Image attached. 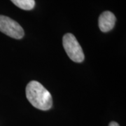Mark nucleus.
<instances>
[{"label":"nucleus","mask_w":126,"mask_h":126,"mask_svg":"<svg viewBox=\"0 0 126 126\" xmlns=\"http://www.w3.org/2000/svg\"><path fill=\"white\" fill-rule=\"evenodd\" d=\"M26 97L28 101L35 108L46 111L52 107L53 99L51 94L38 81H32L27 84Z\"/></svg>","instance_id":"f257e3e1"},{"label":"nucleus","mask_w":126,"mask_h":126,"mask_svg":"<svg viewBox=\"0 0 126 126\" xmlns=\"http://www.w3.org/2000/svg\"><path fill=\"white\" fill-rule=\"evenodd\" d=\"M63 44L66 53L72 61L82 63L84 60L85 56L83 49L74 35L71 33L65 34L63 36Z\"/></svg>","instance_id":"f03ea898"},{"label":"nucleus","mask_w":126,"mask_h":126,"mask_svg":"<svg viewBox=\"0 0 126 126\" xmlns=\"http://www.w3.org/2000/svg\"><path fill=\"white\" fill-rule=\"evenodd\" d=\"M0 32L11 38L20 39L25 32L20 24L9 17L0 15Z\"/></svg>","instance_id":"7ed1b4c3"},{"label":"nucleus","mask_w":126,"mask_h":126,"mask_svg":"<svg viewBox=\"0 0 126 126\" xmlns=\"http://www.w3.org/2000/svg\"><path fill=\"white\" fill-rule=\"evenodd\" d=\"M116 20V16L113 13L109 11H104L99 17L98 24L99 30L103 32L111 31L115 25Z\"/></svg>","instance_id":"20e7f679"},{"label":"nucleus","mask_w":126,"mask_h":126,"mask_svg":"<svg viewBox=\"0 0 126 126\" xmlns=\"http://www.w3.org/2000/svg\"><path fill=\"white\" fill-rule=\"evenodd\" d=\"M14 4L20 9L30 11L34 9L35 6L34 0H11Z\"/></svg>","instance_id":"39448f33"},{"label":"nucleus","mask_w":126,"mask_h":126,"mask_svg":"<svg viewBox=\"0 0 126 126\" xmlns=\"http://www.w3.org/2000/svg\"><path fill=\"white\" fill-rule=\"evenodd\" d=\"M109 126H120L118 125V123H117L116 122L112 121V122H111V123H109Z\"/></svg>","instance_id":"423d86ee"}]
</instances>
